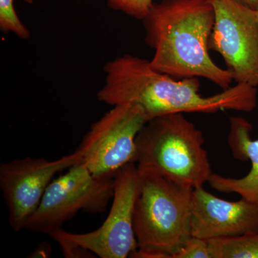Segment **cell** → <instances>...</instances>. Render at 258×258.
<instances>
[{
	"instance_id": "6da1fadb",
	"label": "cell",
	"mask_w": 258,
	"mask_h": 258,
	"mask_svg": "<svg viewBox=\"0 0 258 258\" xmlns=\"http://www.w3.org/2000/svg\"><path fill=\"white\" fill-rule=\"evenodd\" d=\"M98 101L110 106L132 103L148 120L174 113L250 112L257 106V88L236 83L221 93L203 96L198 78L177 80L153 69L150 60L125 54L105 64Z\"/></svg>"
},
{
	"instance_id": "7a4b0ae2",
	"label": "cell",
	"mask_w": 258,
	"mask_h": 258,
	"mask_svg": "<svg viewBox=\"0 0 258 258\" xmlns=\"http://www.w3.org/2000/svg\"><path fill=\"white\" fill-rule=\"evenodd\" d=\"M142 21L145 41L154 51L153 69L177 80L203 78L222 91L231 87L233 76L210 55L215 23L210 0H162Z\"/></svg>"
},
{
	"instance_id": "3957f363",
	"label": "cell",
	"mask_w": 258,
	"mask_h": 258,
	"mask_svg": "<svg viewBox=\"0 0 258 258\" xmlns=\"http://www.w3.org/2000/svg\"><path fill=\"white\" fill-rule=\"evenodd\" d=\"M136 143L140 174L154 173L193 189L203 187L213 174L203 132L183 113L149 120Z\"/></svg>"
},
{
	"instance_id": "277c9868",
	"label": "cell",
	"mask_w": 258,
	"mask_h": 258,
	"mask_svg": "<svg viewBox=\"0 0 258 258\" xmlns=\"http://www.w3.org/2000/svg\"><path fill=\"white\" fill-rule=\"evenodd\" d=\"M140 174L134 217L138 249L132 257L173 258L191 237L193 189L154 173Z\"/></svg>"
},
{
	"instance_id": "5b68a950",
	"label": "cell",
	"mask_w": 258,
	"mask_h": 258,
	"mask_svg": "<svg viewBox=\"0 0 258 258\" xmlns=\"http://www.w3.org/2000/svg\"><path fill=\"white\" fill-rule=\"evenodd\" d=\"M115 176L93 175L81 163L71 166L52 180L25 229L50 235L80 211L103 213L113 199Z\"/></svg>"
},
{
	"instance_id": "8992f818",
	"label": "cell",
	"mask_w": 258,
	"mask_h": 258,
	"mask_svg": "<svg viewBox=\"0 0 258 258\" xmlns=\"http://www.w3.org/2000/svg\"><path fill=\"white\" fill-rule=\"evenodd\" d=\"M148 121L143 108L138 105L112 106L91 125L75 151L79 163L93 175H116L123 166L135 163L137 136Z\"/></svg>"
},
{
	"instance_id": "52a82bcc",
	"label": "cell",
	"mask_w": 258,
	"mask_h": 258,
	"mask_svg": "<svg viewBox=\"0 0 258 258\" xmlns=\"http://www.w3.org/2000/svg\"><path fill=\"white\" fill-rule=\"evenodd\" d=\"M142 180L135 163L123 166L115 176L111 210L98 229L73 233L60 228L50 236H60L101 258L132 257L138 249L134 217Z\"/></svg>"
},
{
	"instance_id": "ba28073f",
	"label": "cell",
	"mask_w": 258,
	"mask_h": 258,
	"mask_svg": "<svg viewBox=\"0 0 258 258\" xmlns=\"http://www.w3.org/2000/svg\"><path fill=\"white\" fill-rule=\"evenodd\" d=\"M215 23L209 48L225 60L236 83L258 88L257 10L236 0H210Z\"/></svg>"
},
{
	"instance_id": "9c48e42d",
	"label": "cell",
	"mask_w": 258,
	"mask_h": 258,
	"mask_svg": "<svg viewBox=\"0 0 258 258\" xmlns=\"http://www.w3.org/2000/svg\"><path fill=\"white\" fill-rule=\"evenodd\" d=\"M77 163L79 155L74 152L55 160L28 157L0 165V188L13 230L25 228L55 176Z\"/></svg>"
},
{
	"instance_id": "30bf717a",
	"label": "cell",
	"mask_w": 258,
	"mask_h": 258,
	"mask_svg": "<svg viewBox=\"0 0 258 258\" xmlns=\"http://www.w3.org/2000/svg\"><path fill=\"white\" fill-rule=\"evenodd\" d=\"M191 236L204 240L258 234V205L227 201L203 187L192 191Z\"/></svg>"
},
{
	"instance_id": "8fae6325",
	"label": "cell",
	"mask_w": 258,
	"mask_h": 258,
	"mask_svg": "<svg viewBox=\"0 0 258 258\" xmlns=\"http://www.w3.org/2000/svg\"><path fill=\"white\" fill-rule=\"evenodd\" d=\"M252 130L248 120L240 116L230 117L227 143L236 159L250 161L248 174L238 179L212 174L208 183L217 191L237 194L241 198L258 205V139L251 138Z\"/></svg>"
},
{
	"instance_id": "7c38bea8",
	"label": "cell",
	"mask_w": 258,
	"mask_h": 258,
	"mask_svg": "<svg viewBox=\"0 0 258 258\" xmlns=\"http://www.w3.org/2000/svg\"><path fill=\"white\" fill-rule=\"evenodd\" d=\"M211 258H258V234L208 240Z\"/></svg>"
},
{
	"instance_id": "4fadbf2b",
	"label": "cell",
	"mask_w": 258,
	"mask_h": 258,
	"mask_svg": "<svg viewBox=\"0 0 258 258\" xmlns=\"http://www.w3.org/2000/svg\"><path fill=\"white\" fill-rule=\"evenodd\" d=\"M0 30L15 34L23 40L30 37V30L17 14L14 0H0Z\"/></svg>"
},
{
	"instance_id": "5bb4252c",
	"label": "cell",
	"mask_w": 258,
	"mask_h": 258,
	"mask_svg": "<svg viewBox=\"0 0 258 258\" xmlns=\"http://www.w3.org/2000/svg\"><path fill=\"white\" fill-rule=\"evenodd\" d=\"M111 9L143 20L154 5L153 0H106Z\"/></svg>"
},
{
	"instance_id": "9a60e30c",
	"label": "cell",
	"mask_w": 258,
	"mask_h": 258,
	"mask_svg": "<svg viewBox=\"0 0 258 258\" xmlns=\"http://www.w3.org/2000/svg\"><path fill=\"white\" fill-rule=\"evenodd\" d=\"M173 258H211L208 240L191 236Z\"/></svg>"
},
{
	"instance_id": "2e32d148",
	"label": "cell",
	"mask_w": 258,
	"mask_h": 258,
	"mask_svg": "<svg viewBox=\"0 0 258 258\" xmlns=\"http://www.w3.org/2000/svg\"><path fill=\"white\" fill-rule=\"evenodd\" d=\"M62 249V253L66 257H93L94 255L89 251L76 245L70 241L62 238L60 236L51 235Z\"/></svg>"
},
{
	"instance_id": "e0dca14e",
	"label": "cell",
	"mask_w": 258,
	"mask_h": 258,
	"mask_svg": "<svg viewBox=\"0 0 258 258\" xmlns=\"http://www.w3.org/2000/svg\"><path fill=\"white\" fill-rule=\"evenodd\" d=\"M51 252V247L47 244L39 246L32 254V257H48Z\"/></svg>"
},
{
	"instance_id": "ac0fdd59",
	"label": "cell",
	"mask_w": 258,
	"mask_h": 258,
	"mask_svg": "<svg viewBox=\"0 0 258 258\" xmlns=\"http://www.w3.org/2000/svg\"><path fill=\"white\" fill-rule=\"evenodd\" d=\"M240 4L254 10H258V0H236Z\"/></svg>"
},
{
	"instance_id": "d6986e66",
	"label": "cell",
	"mask_w": 258,
	"mask_h": 258,
	"mask_svg": "<svg viewBox=\"0 0 258 258\" xmlns=\"http://www.w3.org/2000/svg\"><path fill=\"white\" fill-rule=\"evenodd\" d=\"M25 3H28V4H32L33 3L34 0H23Z\"/></svg>"
},
{
	"instance_id": "ffe728a7",
	"label": "cell",
	"mask_w": 258,
	"mask_h": 258,
	"mask_svg": "<svg viewBox=\"0 0 258 258\" xmlns=\"http://www.w3.org/2000/svg\"><path fill=\"white\" fill-rule=\"evenodd\" d=\"M257 20H258V10H257Z\"/></svg>"
}]
</instances>
